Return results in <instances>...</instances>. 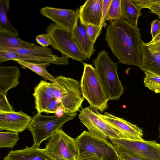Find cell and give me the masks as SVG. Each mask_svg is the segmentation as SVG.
<instances>
[{"label":"cell","instance_id":"cell-1","mask_svg":"<svg viewBox=\"0 0 160 160\" xmlns=\"http://www.w3.org/2000/svg\"><path fill=\"white\" fill-rule=\"evenodd\" d=\"M140 30L122 18L112 21L107 27L105 39L120 62L140 67L142 41Z\"/></svg>","mask_w":160,"mask_h":160},{"label":"cell","instance_id":"cell-2","mask_svg":"<svg viewBox=\"0 0 160 160\" xmlns=\"http://www.w3.org/2000/svg\"><path fill=\"white\" fill-rule=\"evenodd\" d=\"M92 62L108 99L119 100L124 88L118 75L117 64L113 62L105 50L99 52Z\"/></svg>","mask_w":160,"mask_h":160},{"label":"cell","instance_id":"cell-3","mask_svg":"<svg viewBox=\"0 0 160 160\" xmlns=\"http://www.w3.org/2000/svg\"><path fill=\"white\" fill-rule=\"evenodd\" d=\"M53 94L57 103L65 113H77L85 98L83 96L80 82L75 79L59 76L52 82Z\"/></svg>","mask_w":160,"mask_h":160},{"label":"cell","instance_id":"cell-4","mask_svg":"<svg viewBox=\"0 0 160 160\" xmlns=\"http://www.w3.org/2000/svg\"><path fill=\"white\" fill-rule=\"evenodd\" d=\"M75 140L78 151V160L95 155L102 160H122L114 146L108 140L85 130Z\"/></svg>","mask_w":160,"mask_h":160},{"label":"cell","instance_id":"cell-5","mask_svg":"<svg viewBox=\"0 0 160 160\" xmlns=\"http://www.w3.org/2000/svg\"><path fill=\"white\" fill-rule=\"evenodd\" d=\"M77 113H65L61 117L56 115H43L37 112L32 118L28 128L32 134V146L39 148L41 142L51 138L66 122L73 119Z\"/></svg>","mask_w":160,"mask_h":160},{"label":"cell","instance_id":"cell-6","mask_svg":"<svg viewBox=\"0 0 160 160\" xmlns=\"http://www.w3.org/2000/svg\"><path fill=\"white\" fill-rule=\"evenodd\" d=\"M81 122L93 135L105 140L128 138L115 127L102 117L99 110L90 105L82 108L78 115Z\"/></svg>","mask_w":160,"mask_h":160},{"label":"cell","instance_id":"cell-7","mask_svg":"<svg viewBox=\"0 0 160 160\" xmlns=\"http://www.w3.org/2000/svg\"><path fill=\"white\" fill-rule=\"evenodd\" d=\"M84 69L80 83L83 97L90 105L102 112L108 106L107 98L95 68L91 64L83 63Z\"/></svg>","mask_w":160,"mask_h":160},{"label":"cell","instance_id":"cell-8","mask_svg":"<svg viewBox=\"0 0 160 160\" xmlns=\"http://www.w3.org/2000/svg\"><path fill=\"white\" fill-rule=\"evenodd\" d=\"M110 140L117 152L126 153L142 160H160V144L156 140L128 138Z\"/></svg>","mask_w":160,"mask_h":160},{"label":"cell","instance_id":"cell-9","mask_svg":"<svg viewBox=\"0 0 160 160\" xmlns=\"http://www.w3.org/2000/svg\"><path fill=\"white\" fill-rule=\"evenodd\" d=\"M46 31L51 38V46L54 49L60 52L62 56L75 61L81 62L87 60L86 56L73 40L71 32L54 23L48 25Z\"/></svg>","mask_w":160,"mask_h":160},{"label":"cell","instance_id":"cell-10","mask_svg":"<svg viewBox=\"0 0 160 160\" xmlns=\"http://www.w3.org/2000/svg\"><path fill=\"white\" fill-rule=\"evenodd\" d=\"M44 149L55 160H78V151L75 138L70 137L61 128L51 137Z\"/></svg>","mask_w":160,"mask_h":160},{"label":"cell","instance_id":"cell-11","mask_svg":"<svg viewBox=\"0 0 160 160\" xmlns=\"http://www.w3.org/2000/svg\"><path fill=\"white\" fill-rule=\"evenodd\" d=\"M69 58L66 56H48L38 55H24L13 52L0 50V63L6 61L18 60L32 63L52 64L66 65L69 63Z\"/></svg>","mask_w":160,"mask_h":160},{"label":"cell","instance_id":"cell-12","mask_svg":"<svg viewBox=\"0 0 160 160\" xmlns=\"http://www.w3.org/2000/svg\"><path fill=\"white\" fill-rule=\"evenodd\" d=\"M40 12L43 16L71 32L76 19V11L47 6L41 8Z\"/></svg>","mask_w":160,"mask_h":160},{"label":"cell","instance_id":"cell-13","mask_svg":"<svg viewBox=\"0 0 160 160\" xmlns=\"http://www.w3.org/2000/svg\"><path fill=\"white\" fill-rule=\"evenodd\" d=\"M32 119L31 116L21 111L0 112V130L22 132L28 128Z\"/></svg>","mask_w":160,"mask_h":160},{"label":"cell","instance_id":"cell-14","mask_svg":"<svg viewBox=\"0 0 160 160\" xmlns=\"http://www.w3.org/2000/svg\"><path fill=\"white\" fill-rule=\"evenodd\" d=\"M79 8L76 9L77 18L75 25L71 32L73 40L87 59H89L95 49L94 44L89 38L86 30L81 23L78 14Z\"/></svg>","mask_w":160,"mask_h":160},{"label":"cell","instance_id":"cell-15","mask_svg":"<svg viewBox=\"0 0 160 160\" xmlns=\"http://www.w3.org/2000/svg\"><path fill=\"white\" fill-rule=\"evenodd\" d=\"M103 0H88L80 6L78 14L82 24L101 25Z\"/></svg>","mask_w":160,"mask_h":160},{"label":"cell","instance_id":"cell-16","mask_svg":"<svg viewBox=\"0 0 160 160\" xmlns=\"http://www.w3.org/2000/svg\"><path fill=\"white\" fill-rule=\"evenodd\" d=\"M53 90L52 83L44 80L40 81L34 88L32 95L35 99V108L37 112H45L48 105L56 99Z\"/></svg>","mask_w":160,"mask_h":160},{"label":"cell","instance_id":"cell-17","mask_svg":"<svg viewBox=\"0 0 160 160\" xmlns=\"http://www.w3.org/2000/svg\"><path fill=\"white\" fill-rule=\"evenodd\" d=\"M102 117L115 127L129 139L141 140L143 139V131L142 128L124 119L105 112Z\"/></svg>","mask_w":160,"mask_h":160},{"label":"cell","instance_id":"cell-18","mask_svg":"<svg viewBox=\"0 0 160 160\" xmlns=\"http://www.w3.org/2000/svg\"><path fill=\"white\" fill-rule=\"evenodd\" d=\"M21 72L16 66H0V93L7 95L8 91L19 83Z\"/></svg>","mask_w":160,"mask_h":160},{"label":"cell","instance_id":"cell-19","mask_svg":"<svg viewBox=\"0 0 160 160\" xmlns=\"http://www.w3.org/2000/svg\"><path fill=\"white\" fill-rule=\"evenodd\" d=\"M4 160H55L44 149L32 146L22 149L12 150L4 158Z\"/></svg>","mask_w":160,"mask_h":160},{"label":"cell","instance_id":"cell-20","mask_svg":"<svg viewBox=\"0 0 160 160\" xmlns=\"http://www.w3.org/2000/svg\"><path fill=\"white\" fill-rule=\"evenodd\" d=\"M139 68L144 72H149L160 76V55L151 52L143 42L142 61Z\"/></svg>","mask_w":160,"mask_h":160},{"label":"cell","instance_id":"cell-21","mask_svg":"<svg viewBox=\"0 0 160 160\" xmlns=\"http://www.w3.org/2000/svg\"><path fill=\"white\" fill-rule=\"evenodd\" d=\"M35 44L26 42L19 37L8 33L0 32V50L29 48Z\"/></svg>","mask_w":160,"mask_h":160},{"label":"cell","instance_id":"cell-22","mask_svg":"<svg viewBox=\"0 0 160 160\" xmlns=\"http://www.w3.org/2000/svg\"><path fill=\"white\" fill-rule=\"evenodd\" d=\"M10 1V0H0V32L19 37L18 30L12 26L8 18Z\"/></svg>","mask_w":160,"mask_h":160},{"label":"cell","instance_id":"cell-23","mask_svg":"<svg viewBox=\"0 0 160 160\" xmlns=\"http://www.w3.org/2000/svg\"><path fill=\"white\" fill-rule=\"evenodd\" d=\"M122 18L133 25L137 27L139 17L141 14V9L132 0H122Z\"/></svg>","mask_w":160,"mask_h":160},{"label":"cell","instance_id":"cell-24","mask_svg":"<svg viewBox=\"0 0 160 160\" xmlns=\"http://www.w3.org/2000/svg\"><path fill=\"white\" fill-rule=\"evenodd\" d=\"M23 68H28L40 76L45 79L52 82H54L55 77L47 71L46 68L50 65L49 64H37L32 63L18 60H15Z\"/></svg>","mask_w":160,"mask_h":160},{"label":"cell","instance_id":"cell-25","mask_svg":"<svg viewBox=\"0 0 160 160\" xmlns=\"http://www.w3.org/2000/svg\"><path fill=\"white\" fill-rule=\"evenodd\" d=\"M3 50L24 55H38L48 56H54L57 55L53 54V52L51 48L48 47H43L37 45L36 44L29 48L9 49Z\"/></svg>","mask_w":160,"mask_h":160},{"label":"cell","instance_id":"cell-26","mask_svg":"<svg viewBox=\"0 0 160 160\" xmlns=\"http://www.w3.org/2000/svg\"><path fill=\"white\" fill-rule=\"evenodd\" d=\"M18 133L12 131L0 132V148H12L19 140Z\"/></svg>","mask_w":160,"mask_h":160},{"label":"cell","instance_id":"cell-27","mask_svg":"<svg viewBox=\"0 0 160 160\" xmlns=\"http://www.w3.org/2000/svg\"><path fill=\"white\" fill-rule=\"evenodd\" d=\"M144 73L145 86L155 93H160V76L148 72Z\"/></svg>","mask_w":160,"mask_h":160},{"label":"cell","instance_id":"cell-28","mask_svg":"<svg viewBox=\"0 0 160 160\" xmlns=\"http://www.w3.org/2000/svg\"><path fill=\"white\" fill-rule=\"evenodd\" d=\"M122 0H112L104 23L108 20H115L122 18Z\"/></svg>","mask_w":160,"mask_h":160},{"label":"cell","instance_id":"cell-29","mask_svg":"<svg viewBox=\"0 0 160 160\" xmlns=\"http://www.w3.org/2000/svg\"><path fill=\"white\" fill-rule=\"evenodd\" d=\"M138 5L141 9L148 8L152 13L158 15L160 18V0H139Z\"/></svg>","mask_w":160,"mask_h":160},{"label":"cell","instance_id":"cell-30","mask_svg":"<svg viewBox=\"0 0 160 160\" xmlns=\"http://www.w3.org/2000/svg\"><path fill=\"white\" fill-rule=\"evenodd\" d=\"M106 23L100 26L91 24H84V26L87 34L92 41L94 43L99 36L102 30V27L105 26Z\"/></svg>","mask_w":160,"mask_h":160},{"label":"cell","instance_id":"cell-31","mask_svg":"<svg viewBox=\"0 0 160 160\" xmlns=\"http://www.w3.org/2000/svg\"><path fill=\"white\" fill-rule=\"evenodd\" d=\"M14 109L9 102L7 95L0 93V112H12Z\"/></svg>","mask_w":160,"mask_h":160},{"label":"cell","instance_id":"cell-32","mask_svg":"<svg viewBox=\"0 0 160 160\" xmlns=\"http://www.w3.org/2000/svg\"><path fill=\"white\" fill-rule=\"evenodd\" d=\"M36 42L41 47H47L52 46V42L50 36L48 33L38 35L36 37Z\"/></svg>","mask_w":160,"mask_h":160},{"label":"cell","instance_id":"cell-33","mask_svg":"<svg viewBox=\"0 0 160 160\" xmlns=\"http://www.w3.org/2000/svg\"><path fill=\"white\" fill-rule=\"evenodd\" d=\"M160 31V21L155 19L151 23L150 33L153 40L157 36Z\"/></svg>","mask_w":160,"mask_h":160},{"label":"cell","instance_id":"cell-34","mask_svg":"<svg viewBox=\"0 0 160 160\" xmlns=\"http://www.w3.org/2000/svg\"><path fill=\"white\" fill-rule=\"evenodd\" d=\"M112 1V0H103V1L102 9V17L101 25L106 23H104V21L107 14Z\"/></svg>","mask_w":160,"mask_h":160},{"label":"cell","instance_id":"cell-35","mask_svg":"<svg viewBox=\"0 0 160 160\" xmlns=\"http://www.w3.org/2000/svg\"><path fill=\"white\" fill-rule=\"evenodd\" d=\"M145 45L151 52L160 55V40L151 44L145 43Z\"/></svg>","mask_w":160,"mask_h":160},{"label":"cell","instance_id":"cell-36","mask_svg":"<svg viewBox=\"0 0 160 160\" xmlns=\"http://www.w3.org/2000/svg\"><path fill=\"white\" fill-rule=\"evenodd\" d=\"M122 160H142L126 153L118 152Z\"/></svg>","mask_w":160,"mask_h":160},{"label":"cell","instance_id":"cell-37","mask_svg":"<svg viewBox=\"0 0 160 160\" xmlns=\"http://www.w3.org/2000/svg\"><path fill=\"white\" fill-rule=\"evenodd\" d=\"M65 113L63 108L60 106L56 110L55 114L58 117H60L63 116Z\"/></svg>","mask_w":160,"mask_h":160},{"label":"cell","instance_id":"cell-38","mask_svg":"<svg viewBox=\"0 0 160 160\" xmlns=\"http://www.w3.org/2000/svg\"><path fill=\"white\" fill-rule=\"evenodd\" d=\"M79 160H102L95 155H92Z\"/></svg>","mask_w":160,"mask_h":160},{"label":"cell","instance_id":"cell-39","mask_svg":"<svg viewBox=\"0 0 160 160\" xmlns=\"http://www.w3.org/2000/svg\"><path fill=\"white\" fill-rule=\"evenodd\" d=\"M160 40V31L157 35V36L154 38L153 40H152L151 41L149 42L148 43H147L148 44H151L153 43H154L156 42H157L158 41Z\"/></svg>","mask_w":160,"mask_h":160},{"label":"cell","instance_id":"cell-40","mask_svg":"<svg viewBox=\"0 0 160 160\" xmlns=\"http://www.w3.org/2000/svg\"><path fill=\"white\" fill-rule=\"evenodd\" d=\"M159 138H160V124L159 125Z\"/></svg>","mask_w":160,"mask_h":160},{"label":"cell","instance_id":"cell-41","mask_svg":"<svg viewBox=\"0 0 160 160\" xmlns=\"http://www.w3.org/2000/svg\"><path fill=\"white\" fill-rule=\"evenodd\" d=\"M55 160H66L63 159H55Z\"/></svg>","mask_w":160,"mask_h":160}]
</instances>
